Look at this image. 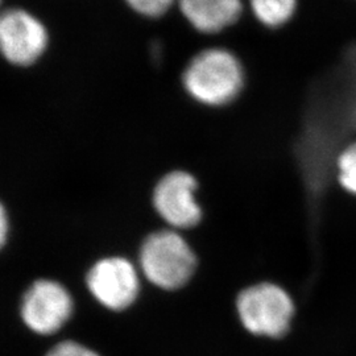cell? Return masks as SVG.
Returning <instances> with one entry per match:
<instances>
[{"label":"cell","instance_id":"30bf717a","mask_svg":"<svg viewBox=\"0 0 356 356\" xmlns=\"http://www.w3.org/2000/svg\"><path fill=\"white\" fill-rule=\"evenodd\" d=\"M338 181L344 191L356 195V141L344 148L338 157Z\"/></svg>","mask_w":356,"mask_h":356},{"label":"cell","instance_id":"8992f818","mask_svg":"<svg viewBox=\"0 0 356 356\" xmlns=\"http://www.w3.org/2000/svg\"><path fill=\"white\" fill-rule=\"evenodd\" d=\"M73 310V297L61 282L40 279L23 294L20 318L28 330L40 337H49L64 327Z\"/></svg>","mask_w":356,"mask_h":356},{"label":"cell","instance_id":"277c9868","mask_svg":"<svg viewBox=\"0 0 356 356\" xmlns=\"http://www.w3.org/2000/svg\"><path fill=\"white\" fill-rule=\"evenodd\" d=\"M49 31L31 11L11 7L0 16V51L3 58L16 67L38 64L49 48Z\"/></svg>","mask_w":356,"mask_h":356},{"label":"cell","instance_id":"7a4b0ae2","mask_svg":"<svg viewBox=\"0 0 356 356\" xmlns=\"http://www.w3.org/2000/svg\"><path fill=\"white\" fill-rule=\"evenodd\" d=\"M139 266L153 286L175 292L189 284L198 261L191 244L178 231L160 229L141 243Z\"/></svg>","mask_w":356,"mask_h":356},{"label":"cell","instance_id":"5b68a950","mask_svg":"<svg viewBox=\"0 0 356 356\" xmlns=\"http://www.w3.org/2000/svg\"><path fill=\"white\" fill-rule=\"evenodd\" d=\"M197 191L198 179L193 173L184 169L170 170L153 188V209L172 229H194L204 216Z\"/></svg>","mask_w":356,"mask_h":356},{"label":"cell","instance_id":"6da1fadb","mask_svg":"<svg viewBox=\"0 0 356 356\" xmlns=\"http://www.w3.org/2000/svg\"><path fill=\"white\" fill-rule=\"evenodd\" d=\"M181 83L191 101L209 108H222L241 97L245 70L238 54L223 47H211L191 57Z\"/></svg>","mask_w":356,"mask_h":356},{"label":"cell","instance_id":"52a82bcc","mask_svg":"<svg viewBox=\"0 0 356 356\" xmlns=\"http://www.w3.org/2000/svg\"><path fill=\"white\" fill-rule=\"evenodd\" d=\"M86 286L92 298L107 310L124 312L134 305L140 292L136 267L123 256L97 260L86 273Z\"/></svg>","mask_w":356,"mask_h":356},{"label":"cell","instance_id":"ba28073f","mask_svg":"<svg viewBox=\"0 0 356 356\" xmlns=\"http://www.w3.org/2000/svg\"><path fill=\"white\" fill-rule=\"evenodd\" d=\"M177 6L186 23L202 35L225 32L244 11L243 0H178Z\"/></svg>","mask_w":356,"mask_h":356},{"label":"cell","instance_id":"4fadbf2b","mask_svg":"<svg viewBox=\"0 0 356 356\" xmlns=\"http://www.w3.org/2000/svg\"><path fill=\"white\" fill-rule=\"evenodd\" d=\"M11 220L7 213V209L4 207V204H1V210H0V244L1 247L7 245L8 241V235L11 231Z\"/></svg>","mask_w":356,"mask_h":356},{"label":"cell","instance_id":"3957f363","mask_svg":"<svg viewBox=\"0 0 356 356\" xmlns=\"http://www.w3.org/2000/svg\"><path fill=\"white\" fill-rule=\"evenodd\" d=\"M235 307L244 330L269 339L282 338L291 330L296 313L291 294L273 282L244 288L236 297Z\"/></svg>","mask_w":356,"mask_h":356},{"label":"cell","instance_id":"9c48e42d","mask_svg":"<svg viewBox=\"0 0 356 356\" xmlns=\"http://www.w3.org/2000/svg\"><path fill=\"white\" fill-rule=\"evenodd\" d=\"M251 13L261 26L277 29L292 20L297 0H248Z\"/></svg>","mask_w":356,"mask_h":356},{"label":"cell","instance_id":"8fae6325","mask_svg":"<svg viewBox=\"0 0 356 356\" xmlns=\"http://www.w3.org/2000/svg\"><path fill=\"white\" fill-rule=\"evenodd\" d=\"M131 11L145 19H160L169 13L178 0H123Z\"/></svg>","mask_w":356,"mask_h":356},{"label":"cell","instance_id":"7c38bea8","mask_svg":"<svg viewBox=\"0 0 356 356\" xmlns=\"http://www.w3.org/2000/svg\"><path fill=\"white\" fill-rule=\"evenodd\" d=\"M45 356H101L95 350L76 341H64L54 344Z\"/></svg>","mask_w":356,"mask_h":356}]
</instances>
